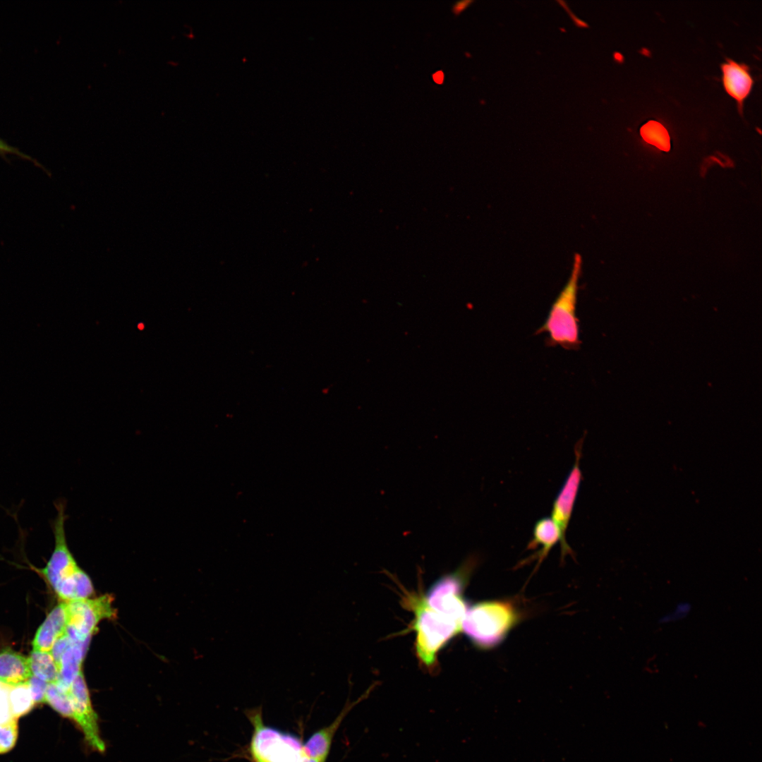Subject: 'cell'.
Wrapping results in <instances>:
<instances>
[{
	"mask_svg": "<svg viewBox=\"0 0 762 762\" xmlns=\"http://www.w3.org/2000/svg\"><path fill=\"white\" fill-rule=\"evenodd\" d=\"M138 328L139 329H143V324H139L138 325Z\"/></svg>",
	"mask_w": 762,
	"mask_h": 762,
	"instance_id": "83f0119b",
	"label": "cell"
},
{
	"mask_svg": "<svg viewBox=\"0 0 762 762\" xmlns=\"http://www.w3.org/2000/svg\"><path fill=\"white\" fill-rule=\"evenodd\" d=\"M45 702L64 717L73 719L72 706L68 691L62 689L56 683L48 684Z\"/></svg>",
	"mask_w": 762,
	"mask_h": 762,
	"instance_id": "ac0fdd59",
	"label": "cell"
},
{
	"mask_svg": "<svg viewBox=\"0 0 762 762\" xmlns=\"http://www.w3.org/2000/svg\"><path fill=\"white\" fill-rule=\"evenodd\" d=\"M27 684L35 703L45 702V694L48 683L35 676H32L28 679Z\"/></svg>",
	"mask_w": 762,
	"mask_h": 762,
	"instance_id": "7402d4cb",
	"label": "cell"
},
{
	"mask_svg": "<svg viewBox=\"0 0 762 762\" xmlns=\"http://www.w3.org/2000/svg\"><path fill=\"white\" fill-rule=\"evenodd\" d=\"M8 155L18 156L20 159L28 160V161H30L35 166L44 169V167L40 164V163H39L34 158H32L30 155L23 152L18 148L15 147L14 146H12L11 145H9L6 141L4 140L3 139H1L0 138V156L2 157L3 158H5Z\"/></svg>",
	"mask_w": 762,
	"mask_h": 762,
	"instance_id": "603a6c76",
	"label": "cell"
},
{
	"mask_svg": "<svg viewBox=\"0 0 762 762\" xmlns=\"http://www.w3.org/2000/svg\"><path fill=\"white\" fill-rule=\"evenodd\" d=\"M691 605L689 602L678 603L673 610L663 615L658 620V624H665L684 619L690 612Z\"/></svg>",
	"mask_w": 762,
	"mask_h": 762,
	"instance_id": "44dd1931",
	"label": "cell"
},
{
	"mask_svg": "<svg viewBox=\"0 0 762 762\" xmlns=\"http://www.w3.org/2000/svg\"><path fill=\"white\" fill-rule=\"evenodd\" d=\"M520 614L508 600L484 601L468 607L461 630L479 648L490 649L506 637Z\"/></svg>",
	"mask_w": 762,
	"mask_h": 762,
	"instance_id": "7a4b0ae2",
	"label": "cell"
},
{
	"mask_svg": "<svg viewBox=\"0 0 762 762\" xmlns=\"http://www.w3.org/2000/svg\"><path fill=\"white\" fill-rule=\"evenodd\" d=\"M64 601L89 598L94 589L88 575L80 568L54 590Z\"/></svg>",
	"mask_w": 762,
	"mask_h": 762,
	"instance_id": "9a60e30c",
	"label": "cell"
},
{
	"mask_svg": "<svg viewBox=\"0 0 762 762\" xmlns=\"http://www.w3.org/2000/svg\"><path fill=\"white\" fill-rule=\"evenodd\" d=\"M721 68L726 92L737 101L739 107L742 108V102L750 93L753 85L749 67L744 64L727 59V61L722 64Z\"/></svg>",
	"mask_w": 762,
	"mask_h": 762,
	"instance_id": "8fae6325",
	"label": "cell"
},
{
	"mask_svg": "<svg viewBox=\"0 0 762 762\" xmlns=\"http://www.w3.org/2000/svg\"><path fill=\"white\" fill-rule=\"evenodd\" d=\"M583 437L578 440L574 447L575 460L565 481L556 496L551 511V519L557 526L561 536V560L572 555L573 551L566 539L567 531L571 521L581 482L583 479L580 468Z\"/></svg>",
	"mask_w": 762,
	"mask_h": 762,
	"instance_id": "52a82bcc",
	"label": "cell"
},
{
	"mask_svg": "<svg viewBox=\"0 0 762 762\" xmlns=\"http://www.w3.org/2000/svg\"><path fill=\"white\" fill-rule=\"evenodd\" d=\"M477 560L476 555H471L456 571L440 578L424 596L427 605L462 624L468 608L463 598L464 581L476 566Z\"/></svg>",
	"mask_w": 762,
	"mask_h": 762,
	"instance_id": "5b68a950",
	"label": "cell"
},
{
	"mask_svg": "<svg viewBox=\"0 0 762 762\" xmlns=\"http://www.w3.org/2000/svg\"><path fill=\"white\" fill-rule=\"evenodd\" d=\"M471 3H472V1H459V2H456V4H455V5L454 6V7H453V12H454V13H455L456 15H458V14H459V13H461V11H464V9H465V8H466V7H468V5H469V4H471Z\"/></svg>",
	"mask_w": 762,
	"mask_h": 762,
	"instance_id": "d4e9b609",
	"label": "cell"
},
{
	"mask_svg": "<svg viewBox=\"0 0 762 762\" xmlns=\"http://www.w3.org/2000/svg\"><path fill=\"white\" fill-rule=\"evenodd\" d=\"M433 78L434 81H435V82L436 83H437V84H441V83H442V82H443V79H444V74H443V72H442V71H437L436 73H434V74L433 75Z\"/></svg>",
	"mask_w": 762,
	"mask_h": 762,
	"instance_id": "484cf974",
	"label": "cell"
},
{
	"mask_svg": "<svg viewBox=\"0 0 762 762\" xmlns=\"http://www.w3.org/2000/svg\"><path fill=\"white\" fill-rule=\"evenodd\" d=\"M581 272V259L575 255L569 278L552 303L543 325L535 334L547 333L548 346H560L566 350H578L579 338L576 305L579 281Z\"/></svg>",
	"mask_w": 762,
	"mask_h": 762,
	"instance_id": "6da1fadb",
	"label": "cell"
},
{
	"mask_svg": "<svg viewBox=\"0 0 762 762\" xmlns=\"http://www.w3.org/2000/svg\"><path fill=\"white\" fill-rule=\"evenodd\" d=\"M299 762H318V761H316L315 759L308 756V755H306L304 753V751H303Z\"/></svg>",
	"mask_w": 762,
	"mask_h": 762,
	"instance_id": "4316f807",
	"label": "cell"
},
{
	"mask_svg": "<svg viewBox=\"0 0 762 762\" xmlns=\"http://www.w3.org/2000/svg\"><path fill=\"white\" fill-rule=\"evenodd\" d=\"M643 139L658 149L667 152L670 148V139L667 129L659 122L653 120L644 123L640 129Z\"/></svg>",
	"mask_w": 762,
	"mask_h": 762,
	"instance_id": "e0dca14e",
	"label": "cell"
},
{
	"mask_svg": "<svg viewBox=\"0 0 762 762\" xmlns=\"http://www.w3.org/2000/svg\"><path fill=\"white\" fill-rule=\"evenodd\" d=\"M28 659L32 676L48 684L55 683L58 681L59 667L50 651H40L32 649Z\"/></svg>",
	"mask_w": 762,
	"mask_h": 762,
	"instance_id": "2e32d148",
	"label": "cell"
},
{
	"mask_svg": "<svg viewBox=\"0 0 762 762\" xmlns=\"http://www.w3.org/2000/svg\"><path fill=\"white\" fill-rule=\"evenodd\" d=\"M12 688L9 693V708L11 716L17 718L28 713L35 703L27 683Z\"/></svg>",
	"mask_w": 762,
	"mask_h": 762,
	"instance_id": "d6986e66",
	"label": "cell"
},
{
	"mask_svg": "<svg viewBox=\"0 0 762 762\" xmlns=\"http://www.w3.org/2000/svg\"><path fill=\"white\" fill-rule=\"evenodd\" d=\"M68 624L66 603H60L38 628L32 641L33 650L51 651L56 641L66 634Z\"/></svg>",
	"mask_w": 762,
	"mask_h": 762,
	"instance_id": "30bf717a",
	"label": "cell"
},
{
	"mask_svg": "<svg viewBox=\"0 0 762 762\" xmlns=\"http://www.w3.org/2000/svg\"><path fill=\"white\" fill-rule=\"evenodd\" d=\"M89 643H72L63 655L59 665V679L55 682L62 689L68 691L71 683L81 672L82 663Z\"/></svg>",
	"mask_w": 762,
	"mask_h": 762,
	"instance_id": "5bb4252c",
	"label": "cell"
},
{
	"mask_svg": "<svg viewBox=\"0 0 762 762\" xmlns=\"http://www.w3.org/2000/svg\"><path fill=\"white\" fill-rule=\"evenodd\" d=\"M18 737L17 718L0 722V754L6 753L16 744Z\"/></svg>",
	"mask_w": 762,
	"mask_h": 762,
	"instance_id": "ffe728a7",
	"label": "cell"
},
{
	"mask_svg": "<svg viewBox=\"0 0 762 762\" xmlns=\"http://www.w3.org/2000/svg\"><path fill=\"white\" fill-rule=\"evenodd\" d=\"M413 605L416 651L426 667H433L440 650L461 631V624L430 608L423 598H411Z\"/></svg>",
	"mask_w": 762,
	"mask_h": 762,
	"instance_id": "3957f363",
	"label": "cell"
},
{
	"mask_svg": "<svg viewBox=\"0 0 762 762\" xmlns=\"http://www.w3.org/2000/svg\"><path fill=\"white\" fill-rule=\"evenodd\" d=\"M560 541V533L551 517L546 516L538 519L534 524L532 538L528 543L527 549L533 550L538 546L541 548L529 558H531L529 562L537 560V566H539L553 547Z\"/></svg>",
	"mask_w": 762,
	"mask_h": 762,
	"instance_id": "4fadbf2b",
	"label": "cell"
},
{
	"mask_svg": "<svg viewBox=\"0 0 762 762\" xmlns=\"http://www.w3.org/2000/svg\"><path fill=\"white\" fill-rule=\"evenodd\" d=\"M361 699L362 698L354 702L346 703L329 725L313 733L303 745L304 753L318 762H325L337 731L348 713Z\"/></svg>",
	"mask_w": 762,
	"mask_h": 762,
	"instance_id": "9c48e42d",
	"label": "cell"
},
{
	"mask_svg": "<svg viewBox=\"0 0 762 762\" xmlns=\"http://www.w3.org/2000/svg\"><path fill=\"white\" fill-rule=\"evenodd\" d=\"M112 601L109 595L95 599L64 601L68 618L66 634L71 642L78 643L90 641L100 621L112 619L116 615Z\"/></svg>",
	"mask_w": 762,
	"mask_h": 762,
	"instance_id": "8992f818",
	"label": "cell"
},
{
	"mask_svg": "<svg viewBox=\"0 0 762 762\" xmlns=\"http://www.w3.org/2000/svg\"><path fill=\"white\" fill-rule=\"evenodd\" d=\"M73 719L84 734L88 745L97 751H104L105 745L100 737L97 716L91 703L89 691L82 671L71 683L68 691Z\"/></svg>",
	"mask_w": 762,
	"mask_h": 762,
	"instance_id": "ba28073f",
	"label": "cell"
},
{
	"mask_svg": "<svg viewBox=\"0 0 762 762\" xmlns=\"http://www.w3.org/2000/svg\"><path fill=\"white\" fill-rule=\"evenodd\" d=\"M246 713L254 728L250 753L255 762L300 761L303 745L296 737L265 725L261 706L249 709Z\"/></svg>",
	"mask_w": 762,
	"mask_h": 762,
	"instance_id": "277c9868",
	"label": "cell"
},
{
	"mask_svg": "<svg viewBox=\"0 0 762 762\" xmlns=\"http://www.w3.org/2000/svg\"><path fill=\"white\" fill-rule=\"evenodd\" d=\"M32 676L28 657L11 649L0 652V683L16 687L26 684Z\"/></svg>",
	"mask_w": 762,
	"mask_h": 762,
	"instance_id": "7c38bea8",
	"label": "cell"
},
{
	"mask_svg": "<svg viewBox=\"0 0 762 762\" xmlns=\"http://www.w3.org/2000/svg\"><path fill=\"white\" fill-rule=\"evenodd\" d=\"M71 644L72 642L66 634L59 637L54 643L50 652L58 667L63 655Z\"/></svg>",
	"mask_w": 762,
	"mask_h": 762,
	"instance_id": "cb8c5ba5",
	"label": "cell"
}]
</instances>
